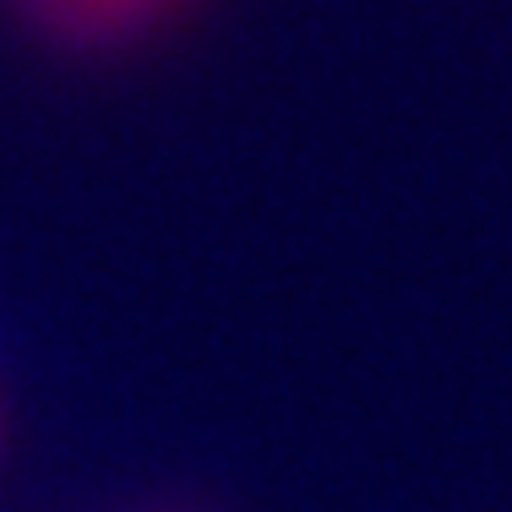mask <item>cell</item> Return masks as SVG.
<instances>
[{"label":"cell","mask_w":512,"mask_h":512,"mask_svg":"<svg viewBox=\"0 0 512 512\" xmlns=\"http://www.w3.org/2000/svg\"><path fill=\"white\" fill-rule=\"evenodd\" d=\"M55 6L82 22H115V17H131L137 6H148V0H55Z\"/></svg>","instance_id":"cell-1"}]
</instances>
